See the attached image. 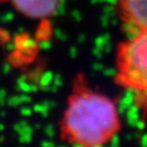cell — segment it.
<instances>
[{
    "label": "cell",
    "instance_id": "cell-1",
    "mask_svg": "<svg viewBox=\"0 0 147 147\" xmlns=\"http://www.w3.org/2000/svg\"><path fill=\"white\" fill-rule=\"evenodd\" d=\"M121 130V115L107 95L76 85L60 119V137L74 147H105Z\"/></svg>",
    "mask_w": 147,
    "mask_h": 147
},
{
    "label": "cell",
    "instance_id": "cell-2",
    "mask_svg": "<svg viewBox=\"0 0 147 147\" xmlns=\"http://www.w3.org/2000/svg\"><path fill=\"white\" fill-rule=\"evenodd\" d=\"M116 80L123 88L147 95V30L133 32L119 45Z\"/></svg>",
    "mask_w": 147,
    "mask_h": 147
},
{
    "label": "cell",
    "instance_id": "cell-3",
    "mask_svg": "<svg viewBox=\"0 0 147 147\" xmlns=\"http://www.w3.org/2000/svg\"><path fill=\"white\" fill-rule=\"evenodd\" d=\"M117 9L121 21L133 32L147 30V0H117Z\"/></svg>",
    "mask_w": 147,
    "mask_h": 147
},
{
    "label": "cell",
    "instance_id": "cell-4",
    "mask_svg": "<svg viewBox=\"0 0 147 147\" xmlns=\"http://www.w3.org/2000/svg\"><path fill=\"white\" fill-rule=\"evenodd\" d=\"M19 13L31 19H46L53 16L61 0H11Z\"/></svg>",
    "mask_w": 147,
    "mask_h": 147
}]
</instances>
